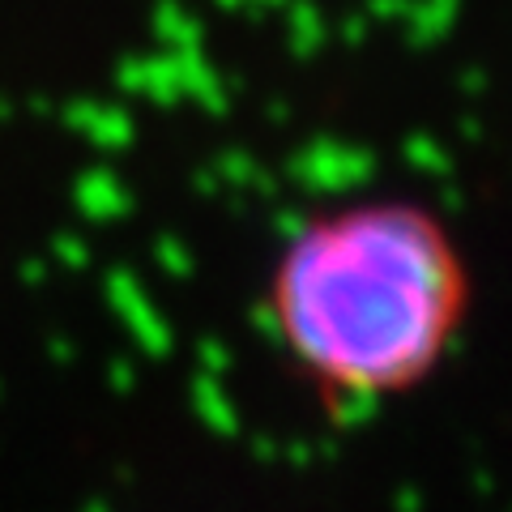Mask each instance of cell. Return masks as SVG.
<instances>
[{
    "instance_id": "1",
    "label": "cell",
    "mask_w": 512,
    "mask_h": 512,
    "mask_svg": "<svg viewBox=\"0 0 512 512\" xmlns=\"http://www.w3.org/2000/svg\"><path fill=\"white\" fill-rule=\"evenodd\" d=\"M470 312V265L419 201L308 218L269 269V320L333 410L393 402L436 376Z\"/></svg>"
}]
</instances>
